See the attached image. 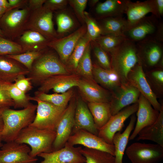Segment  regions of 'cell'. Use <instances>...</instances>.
Masks as SVG:
<instances>
[{
  "instance_id": "obj_1",
  "label": "cell",
  "mask_w": 163,
  "mask_h": 163,
  "mask_svg": "<svg viewBox=\"0 0 163 163\" xmlns=\"http://www.w3.org/2000/svg\"><path fill=\"white\" fill-rule=\"evenodd\" d=\"M37 105L30 103L26 107L15 110L7 107L2 114L3 128L1 134L2 141H14L21 131L30 126L35 118Z\"/></svg>"
},
{
  "instance_id": "obj_2",
  "label": "cell",
  "mask_w": 163,
  "mask_h": 163,
  "mask_svg": "<svg viewBox=\"0 0 163 163\" xmlns=\"http://www.w3.org/2000/svg\"><path fill=\"white\" fill-rule=\"evenodd\" d=\"M109 54L111 69L118 75L121 83L127 82L128 74L139 63L136 43L126 39Z\"/></svg>"
},
{
  "instance_id": "obj_3",
  "label": "cell",
  "mask_w": 163,
  "mask_h": 163,
  "mask_svg": "<svg viewBox=\"0 0 163 163\" xmlns=\"http://www.w3.org/2000/svg\"><path fill=\"white\" fill-rule=\"evenodd\" d=\"M56 135L55 131L41 129L30 125L21 131L14 141L28 145L30 148L29 155L35 158L42 153L53 152Z\"/></svg>"
},
{
  "instance_id": "obj_4",
  "label": "cell",
  "mask_w": 163,
  "mask_h": 163,
  "mask_svg": "<svg viewBox=\"0 0 163 163\" xmlns=\"http://www.w3.org/2000/svg\"><path fill=\"white\" fill-rule=\"evenodd\" d=\"M69 70L54 53H43L34 62L28 75L32 82L39 84L50 77L70 74Z\"/></svg>"
},
{
  "instance_id": "obj_5",
  "label": "cell",
  "mask_w": 163,
  "mask_h": 163,
  "mask_svg": "<svg viewBox=\"0 0 163 163\" xmlns=\"http://www.w3.org/2000/svg\"><path fill=\"white\" fill-rule=\"evenodd\" d=\"M123 35L126 39L135 43L149 39L163 42L162 21L153 14L146 16L128 27Z\"/></svg>"
},
{
  "instance_id": "obj_6",
  "label": "cell",
  "mask_w": 163,
  "mask_h": 163,
  "mask_svg": "<svg viewBox=\"0 0 163 163\" xmlns=\"http://www.w3.org/2000/svg\"><path fill=\"white\" fill-rule=\"evenodd\" d=\"M28 98L30 101H35L37 103L36 115L30 125L41 129L55 131L67 107H58L41 101L35 96H28Z\"/></svg>"
},
{
  "instance_id": "obj_7",
  "label": "cell",
  "mask_w": 163,
  "mask_h": 163,
  "mask_svg": "<svg viewBox=\"0 0 163 163\" xmlns=\"http://www.w3.org/2000/svg\"><path fill=\"white\" fill-rule=\"evenodd\" d=\"M31 11L27 7L15 8L5 12L0 18V26L4 35L11 39L19 37L24 31Z\"/></svg>"
},
{
  "instance_id": "obj_8",
  "label": "cell",
  "mask_w": 163,
  "mask_h": 163,
  "mask_svg": "<svg viewBox=\"0 0 163 163\" xmlns=\"http://www.w3.org/2000/svg\"><path fill=\"white\" fill-rule=\"evenodd\" d=\"M53 11L43 7L31 11L26 24L24 31L39 33L49 41L59 38L53 21Z\"/></svg>"
},
{
  "instance_id": "obj_9",
  "label": "cell",
  "mask_w": 163,
  "mask_h": 163,
  "mask_svg": "<svg viewBox=\"0 0 163 163\" xmlns=\"http://www.w3.org/2000/svg\"><path fill=\"white\" fill-rule=\"evenodd\" d=\"M126 153L132 163H159L163 159V147L157 144L134 142Z\"/></svg>"
},
{
  "instance_id": "obj_10",
  "label": "cell",
  "mask_w": 163,
  "mask_h": 163,
  "mask_svg": "<svg viewBox=\"0 0 163 163\" xmlns=\"http://www.w3.org/2000/svg\"><path fill=\"white\" fill-rule=\"evenodd\" d=\"M76 102L75 99L72 98L57 125L53 151L63 147L72 135L74 124Z\"/></svg>"
},
{
  "instance_id": "obj_11",
  "label": "cell",
  "mask_w": 163,
  "mask_h": 163,
  "mask_svg": "<svg viewBox=\"0 0 163 163\" xmlns=\"http://www.w3.org/2000/svg\"><path fill=\"white\" fill-rule=\"evenodd\" d=\"M27 145L15 141L5 142L0 148V163H36L38 159L30 156Z\"/></svg>"
},
{
  "instance_id": "obj_12",
  "label": "cell",
  "mask_w": 163,
  "mask_h": 163,
  "mask_svg": "<svg viewBox=\"0 0 163 163\" xmlns=\"http://www.w3.org/2000/svg\"><path fill=\"white\" fill-rule=\"evenodd\" d=\"M138 103L128 106L112 116L107 123L98 130V136L108 143L113 144L112 140L114 135L121 132L126 120L136 112Z\"/></svg>"
},
{
  "instance_id": "obj_13",
  "label": "cell",
  "mask_w": 163,
  "mask_h": 163,
  "mask_svg": "<svg viewBox=\"0 0 163 163\" xmlns=\"http://www.w3.org/2000/svg\"><path fill=\"white\" fill-rule=\"evenodd\" d=\"M87 32L85 24L69 35L50 41L47 46L54 50L65 65L72 53L77 43Z\"/></svg>"
},
{
  "instance_id": "obj_14",
  "label": "cell",
  "mask_w": 163,
  "mask_h": 163,
  "mask_svg": "<svg viewBox=\"0 0 163 163\" xmlns=\"http://www.w3.org/2000/svg\"><path fill=\"white\" fill-rule=\"evenodd\" d=\"M111 93L110 103L112 116L124 108L137 103L140 94L138 90L128 82L122 83Z\"/></svg>"
},
{
  "instance_id": "obj_15",
  "label": "cell",
  "mask_w": 163,
  "mask_h": 163,
  "mask_svg": "<svg viewBox=\"0 0 163 163\" xmlns=\"http://www.w3.org/2000/svg\"><path fill=\"white\" fill-rule=\"evenodd\" d=\"M128 82L150 102L153 108L159 111L162 105L158 101L156 95L152 90L144 72L141 63L137 64L127 76Z\"/></svg>"
},
{
  "instance_id": "obj_16",
  "label": "cell",
  "mask_w": 163,
  "mask_h": 163,
  "mask_svg": "<svg viewBox=\"0 0 163 163\" xmlns=\"http://www.w3.org/2000/svg\"><path fill=\"white\" fill-rule=\"evenodd\" d=\"M82 147H75L67 142L61 149L52 152L42 153L38 156L43 159L40 163H85L80 152Z\"/></svg>"
},
{
  "instance_id": "obj_17",
  "label": "cell",
  "mask_w": 163,
  "mask_h": 163,
  "mask_svg": "<svg viewBox=\"0 0 163 163\" xmlns=\"http://www.w3.org/2000/svg\"><path fill=\"white\" fill-rule=\"evenodd\" d=\"M67 142L73 146L80 145L85 147L107 152L114 156L113 144L107 143L98 136L85 130H79L72 135Z\"/></svg>"
},
{
  "instance_id": "obj_18",
  "label": "cell",
  "mask_w": 163,
  "mask_h": 163,
  "mask_svg": "<svg viewBox=\"0 0 163 163\" xmlns=\"http://www.w3.org/2000/svg\"><path fill=\"white\" fill-rule=\"evenodd\" d=\"M139 63L154 66L162 61L163 42L149 39L136 43Z\"/></svg>"
},
{
  "instance_id": "obj_19",
  "label": "cell",
  "mask_w": 163,
  "mask_h": 163,
  "mask_svg": "<svg viewBox=\"0 0 163 163\" xmlns=\"http://www.w3.org/2000/svg\"><path fill=\"white\" fill-rule=\"evenodd\" d=\"M80 77L77 74L59 75L50 77L40 84L37 91L46 93L52 90L55 93H62L77 87Z\"/></svg>"
},
{
  "instance_id": "obj_20",
  "label": "cell",
  "mask_w": 163,
  "mask_h": 163,
  "mask_svg": "<svg viewBox=\"0 0 163 163\" xmlns=\"http://www.w3.org/2000/svg\"><path fill=\"white\" fill-rule=\"evenodd\" d=\"M137 119L136 126L129 140H132L137 136L139 132L144 127L150 125L157 120L159 111L153 108L149 101L140 94L138 101Z\"/></svg>"
},
{
  "instance_id": "obj_21",
  "label": "cell",
  "mask_w": 163,
  "mask_h": 163,
  "mask_svg": "<svg viewBox=\"0 0 163 163\" xmlns=\"http://www.w3.org/2000/svg\"><path fill=\"white\" fill-rule=\"evenodd\" d=\"M83 100L88 102H110L112 93L94 80L80 78L77 86Z\"/></svg>"
},
{
  "instance_id": "obj_22",
  "label": "cell",
  "mask_w": 163,
  "mask_h": 163,
  "mask_svg": "<svg viewBox=\"0 0 163 163\" xmlns=\"http://www.w3.org/2000/svg\"><path fill=\"white\" fill-rule=\"evenodd\" d=\"M149 13L161 19L157 13L155 0L136 2L129 0L125 13L127 15V28L138 22Z\"/></svg>"
},
{
  "instance_id": "obj_23",
  "label": "cell",
  "mask_w": 163,
  "mask_h": 163,
  "mask_svg": "<svg viewBox=\"0 0 163 163\" xmlns=\"http://www.w3.org/2000/svg\"><path fill=\"white\" fill-rule=\"evenodd\" d=\"M81 129L98 136V130L95 127L93 117L87 105L83 99L79 98L76 102L74 124L72 135Z\"/></svg>"
},
{
  "instance_id": "obj_24",
  "label": "cell",
  "mask_w": 163,
  "mask_h": 163,
  "mask_svg": "<svg viewBox=\"0 0 163 163\" xmlns=\"http://www.w3.org/2000/svg\"><path fill=\"white\" fill-rule=\"evenodd\" d=\"M30 71L22 65L5 56H0V81L13 83L19 76Z\"/></svg>"
},
{
  "instance_id": "obj_25",
  "label": "cell",
  "mask_w": 163,
  "mask_h": 163,
  "mask_svg": "<svg viewBox=\"0 0 163 163\" xmlns=\"http://www.w3.org/2000/svg\"><path fill=\"white\" fill-rule=\"evenodd\" d=\"M129 0H107L99 2L94 7L96 20L111 17H123Z\"/></svg>"
},
{
  "instance_id": "obj_26",
  "label": "cell",
  "mask_w": 163,
  "mask_h": 163,
  "mask_svg": "<svg viewBox=\"0 0 163 163\" xmlns=\"http://www.w3.org/2000/svg\"><path fill=\"white\" fill-rule=\"evenodd\" d=\"M50 41L41 34L31 30L24 31L19 36L18 42L23 53L27 51H42L47 47Z\"/></svg>"
},
{
  "instance_id": "obj_27",
  "label": "cell",
  "mask_w": 163,
  "mask_h": 163,
  "mask_svg": "<svg viewBox=\"0 0 163 163\" xmlns=\"http://www.w3.org/2000/svg\"><path fill=\"white\" fill-rule=\"evenodd\" d=\"M136 121V117L133 114L131 116L129 124L123 132H118L114 135L112 142L115 147V163H123L124 153Z\"/></svg>"
},
{
  "instance_id": "obj_28",
  "label": "cell",
  "mask_w": 163,
  "mask_h": 163,
  "mask_svg": "<svg viewBox=\"0 0 163 163\" xmlns=\"http://www.w3.org/2000/svg\"><path fill=\"white\" fill-rule=\"evenodd\" d=\"M137 139L148 140L155 142L163 147V106L162 105L158 117L152 124L146 126L138 133Z\"/></svg>"
},
{
  "instance_id": "obj_29",
  "label": "cell",
  "mask_w": 163,
  "mask_h": 163,
  "mask_svg": "<svg viewBox=\"0 0 163 163\" xmlns=\"http://www.w3.org/2000/svg\"><path fill=\"white\" fill-rule=\"evenodd\" d=\"M87 106L93 117L95 127L98 130L112 116L110 103L88 102Z\"/></svg>"
},
{
  "instance_id": "obj_30",
  "label": "cell",
  "mask_w": 163,
  "mask_h": 163,
  "mask_svg": "<svg viewBox=\"0 0 163 163\" xmlns=\"http://www.w3.org/2000/svg\"><path fill=\"white\" fill-rule=\"evenodd\" d=\"M97 20L101 28L102 35L114 34L124 36L123 32L128 27L126 19L123 17H108Z\"/></svg>"
},
{
  "instance_id": "obj_31",
  "label": "cell",
  "mask_w": 163,
  "mask_h": 163,
  "mask_svg": "<svg viewBox=\"0 0 163 163\" xmlns=\"http://www.w3.org/2000/svg\"><path fill=\"white\" fill-rule=\"evenodd\" d=\"M73 94L72 89L63 93L50 94L37 91L35 92L34 96L41 101L49 103L55 106L66 107L72 99Z\"/></svg>"
},
{
  "instance_id": "obj_32",
  "label": "cell",
  "mask_w": 163,
  "mask_h": 163,
  "mask_svg": "<svg viewBox=\"0 0 163 163\" xmlns=\"http://www.w3.org/2000/svg\"><path fill=\"white\" fill-rule=\"evenodd\" d=\"M0 86L7 92L13 101L14 108H24L26 107L30 103L28 96L17 88L14 83L0 81Z\"/></svg>"
},
{
  "instance_id": "obj_33",
  "label": "cell",
  "mask_w": 163,
  "mask_h": 163,
  "mask_svg": "<svg viewBox=\"0 0 163 163\" xmlns=\"http://www.w3.org/2000/svg\"><path fill=\"white\" fill-rule=\"evenodd\" d=\"M59 11L56 17L58 36L72 31L77 25L74 17L69 11L66 9Z\"/></svg>"
},
{
  "instance_id": "obj_34",
  "label": "cell",
  "mask_w": 163,
  "mask_h": 163,
  "mask_svg": "<svg viewBox=\"0 0 163 163\" xmlns=\"http://www.w3.org/2000/svg\"><path fill=\"white\" fill-rule=\"evenodd\" d=\"M91 42L86 33L79 40L65 64L69 70H71L75 72L78 63L83 56L86 48Z\"/></svg>"
},
{
  "instance_id": "obj_35",
  "label": "cell",
  "mask_w": 163,
  "mask_h": 163,
  "mask_svg": "<svg viewBox=\"0 0 163 163\" xmlns=\"http://www.w3.org/2000/svg\"><path fill=\"white\" fill-rule=\"evenodd\" d=\"M80 152L85 159V163H115L114 156L104 151L85 147Z\"/></svg>"
},
{
  "instance_id": "obj_36",
  "label": "cell",
  "mask_w": 163,
  "mask_h": 163,
  "mask_svg": "<svg viewBox=\"0 0 163 163\" xmlns=\"http://www.w3.org/2000/svg\"><path fill=\"white\" fill-rule=\"evenodd\" d=\"M91 49L90 43L79 60L75 72L82 78L94 80L92 75L93 64L91 57Z\"/></svg>"
},
{
  "instance_id": "obj_37",
  "label": "cell",
  "mask_w": 163,
  "mask_h": 163,
  "mask_svg": "<svg viewBox=\"0 0 163 163\" xmlns=\"http://www.w3.org/2000/svg\"><path fill=\"white\" fill-rule=\"evenodd\" d=\"M126 38L123 36L114 34L102 35L95 41L108 53L117 48Z\"/></svg>"
},
{
  "instance_id": "obj_38",
  "label": "cell",
  "mask_w": 163,
  "mask_h": 163,
  "mask_svg": "<svg viewBox=\"0 0 163 163\" xmlns=\"http://www.w3.org/2000/svg\"><path fill=\"white\" fill-rule=\"evenodd\" d=\"M92 75L94 79L97 83L111 92L116 89L109 79L108 70L102 68L97 63H94L93 64Z\"/></svg>"
},
{
  "instance_id": "obj_39",
  "label": "cell",
  "mask_w": 163,
  "mask_h": 163,
  "mask_svg": "<svg viewBox=\"0 0 163 163\" xmlns=\"http://www.w3.org/2000/svg\"><path fill=\"white\" fill-rule=\"evenodd\" d=\"M42 54V51H32L5 56L19 62L30 71L31 69L34 61Z\"/></svg>"
},
{
  "instance_id": "obj_40",
  "label": "cell",
  "mask_w": 163,
  "mask_h": 163,
  "mask_svg": "<svg viewBox=\"0 0 163 163\" xmlns=\"http://www.w3.org/2000/svg\"><path fill=\"white\" fill-rule=\"evenodd\" d=\"M85 24L87 28V34L91 42L95 41L99 37L102 35V30L97 21L88 12L85 11L84 14Z\"/></svg>"
},
{
  "instance_id": "obj_41",
  "label": "cell",
  "mask_w": 163,
  "mask_h": 163,
  "mask_svg": "<svg viewBox=\"0 0 163 163\" xmlns=\"http://www.w3.org/2000/svg\"><path fill=\"white\" fill-rule=\"evenodd\" d=\"M91 45L97 62V64L105 69H111L110 61L108 53L104 50L95 41L91 42Z\"/></svg>"
},
{
  "instance_id": "obj_42",
  "label": "cell",
  "mask_w": 163,
  "mask_h": 163,
  "mask_svg": "<svg viewBox=\"0 0 163 163\" xmlns=\"http://www.w3.org/2000/svg\"><path fill=\"white\" fill-rule=\"evenodd\" d=\"M23 53L21 45L18 43L0 37V56L19 54Z\"/></svg>"
},
{
  "instance_id": "obj_43",
  "label": "cell",
  "mask_w": 163,
  "mask_h": 163,
  "mask_svg": "<svg viewBox=\"0 0 163 163\" xmlns=\"http://www.w3.org/2000/svg\"><path fill=\"white\" fill-rule=\"evenodd\" d=\"M87 0H69V4L73 10L77 18L85 24V9L88 2Z\"/></svg>"
},
{
  "instance_id": "obj_44",
  "label": "cell",
  "mask_w": 163,
  "mask_h": 163,
  "mask_svg": "<svg viewBox=\"0 0 163 163\" xmlns=\"http://www.w3.org/2000/svg\"><path fill=\"white\" fill-rule=\"evenodd\" d=\"M25 76L24 75L19 76L16 79L14 84L18 89L26 93L31 90L33 87L30 79Z\"/></svg>"
},
{
  "instance_id": "obj_45",
  "label": "cell",
  "mask_w": 163,
  "mask_h": 163,
  "mask_svg": "<svg viewBox=\"0 0 163 163\" xmlns=\"http://www.w3.org/2000/svg\"><path fill=\"white\" fill-rule=\"evenodd\" d=\"M69 4L68 0H46L43 6L53 11L66 9Z\"/></svg>"
},
{
  "instance_id": "obj_46",
  "label": "cell",
  "mask_w": 163,
  "mask_h": 163,
  "mask_svg": "<svg viewBox=\"0 0 163 163\" xmlns=\"http://www.w3.org/2000/svg\"><path fill=\"white\" fill-rule=\"evenodd\" d=\"M14 103L8 93L0 86V106L10 107Z\"/></svg>"
},
{
  "instance_id": "obj_47",
  "label": "cell",
  "mask_w": 163,
  "mask_h": 163,
  "mask_svg": "<svg viewBox=\"0 0 163 163\" xmlns=\"http://www.w3.org/2000/svg\"><path fill=\"white\" fill-rule=\"evenodd\" d=\"M151 76L156 84L161 87L163 86V71L162 70H157L152 71Z\"/></svg>"
},
{
  "instance_id": "obj_48",
  "label": "cell",
  "mask_w": 163,
  "mask_h": 163,
  "mask_svg": "<svg viewBox=\"0 0 163 163\" xmlns=\"http://www.w3.org/2000/svg\"><path fill=\"white\" fill-rule=\"evenodd\" d=\"M46 0H29L28 1V7L31 11L42 8Z\"/></svg>"
},
{
  "instance_id": "obj_49",
  "label": "cell",
  "mask_w": 163,
  "mask_h": 163,
  "mask_svg": "<svg viewBox=\"0 0 163 163\" xmlns=\"http://www.w3.org/2000/svg\"><path fill=\"white\" fill-rule=\"evenodd\" d=\"M9 4L11 9L19 8L27 3L28 0H8Z\"/></svg>"
},
{
  "instance_id": "obj_50",
  "label": "cell",
  "mask_w": 163,
  "mask_h": 163,
  "mask_svg": "<svg viewBox=\"0 0 163 163\" xmlns=\"http://www.w3.org/2000/svg\"><path fill=\"white\" fill-rule=\"evenodd\" d=\"M156 8L160 18L163 16V0H155Z\"/></svg>"
},
{
  "instance_id": "obj_51",
  "label": "cell",
  "mask_w": 163,
  "mask_h": 163,
  "mask_svg": "<svg viewBox=\"0 0 163 163\" xmlns=\"http://www.w3.org/2000/svg\"><path fill=\"white\" fill-rule=\"evenodd\" d=\"M7 107H9L0 106V143L2 142L1 139V134L3 129V125L2 114L4 110Z\"/></svg>"
},
{
  "instance_id": "obj_52",
  "label": "cell",
  "mask_w": 163,
  "mask_h": 163,
  "mask_svg": "<svg viewBox=\"0 0 163 163\" xmlns=\"http://www.w3.org/2000/svg\"><path fill=\"white\" fill-rule=\"evenodd\" d=\"M0 6L8 11L11 9L8 2L7 0H0Z\"/></svg>"
},
{
  "instance_id": "obj_53",
  "label": "cell",
  "mask_w": 163,
  "mask_h": 163,
  "mask_svg": "<svg viewBox=\"0 0 163 163\" xmlns=\"http://www.w3.org/2000/svg\"><path fill=\"white\" fill-rule=\"evenodd\" d=\"M99 0H91L89 1L90 6L91 7H94L99 2Z\"/></svg>"
},
{
  "instance_id": "obj_54",
  "label": "cell",
  "mask_w": 163,
  "mask_h": 163,
  "mask_svg": "<svg viewBox=\"0 0 163 163\" xmlns=\"http://www.w3.org/2000/svg\"><path fill=\"white\" fill-rule=\"evenodd\" d=\"M8 10L0 6V18Z\"/></svg>"
},
{
  "instance_id": "obj_55",
  "label": "cell",
  "mask_w": 163,
  "mask_h": 163,
  "mask_svg": "<svg viewBox=\"0 0 163 163\" xmlns=\"http://www.w3.org/2000/svg\"><path fill=\"white\" fill-rule=\"evenodd\" d=\"M4 36V33L2 31V30L1 28H0V37H3Z\"/></svg>"
},
{
  "instance_id": "obj_56",
  "label": "cell",
  "mask_w": 163,
  "mask_h": 163,
  "mask_svg": "<svg viewBox=\"0 0 163 163\" xmlns=\"http://www.w3.org/2000/svg\"><path fill=\"white\" fill-rule=\"evenodd\" d=\"M3 144L2 143V142L0 143V148L2 146Z\"/></svg>"
},
{
  "instance_id": "obj_57",
  "label": "cell",
  "mask_w": 163,
  "mask_h": 163,
  "mask_svg": "<svg viewBox=\"0 0 163 163\" xmlns=\"http://www.w3.org/2000/svg\"></svg>"
}]
</instances>
